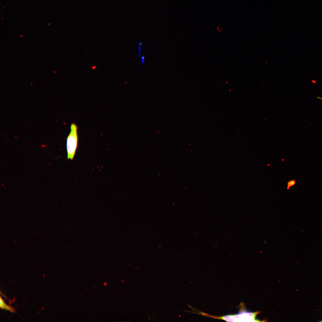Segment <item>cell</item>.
Wrapping results in <instances>:
<instances>
[{
  "label": "cell",
  "mask_w": 322,
  "mask_h": 322,
  "mask_svg": "<svg viewBox=\"0 0 322 322\" xmlns=\"http://www.w3.org/2000/svg\"><path fill=\"white\" fill-rule=\"evenodd\" d=\"M141 62H142V66H143V64L145 61V58L143 55H141Z\"/></svg>",
  "instance_id": "6"
},
{
  "label": "cell",
  "mask_w": 322,
  "mask_h": 322,
  "mask_svg": "<svg viewBox=\"0 0 322 322\" xmlns=\"http://www.w3.org/2000/svg\"><path fill=\"white\" fill-rule=\"evenodd\" d=\"M258 312H251L244 310H240L235 315H228L220 317V319L227 321L258 322L260 320L256 319Z\"/></svg>",
  "instance_id": "2"
},
{
  "label": "cell",
  "mask_w": 322,
  "mask_h": 322,
  "mask_svg": "<svg viewBox=\"0 0 322 322\" xmlns=\"http://www.w3.org/2000/svg\"><path fill=\"white\" fill-rule=\"evenodd\" d=\"M143 44V43L141 41L140 42L138 45V55L139 57H140L141 56V52L142 50V48L141 47V46Z\"/></svg>",
  "instance_id": "5"
},
{
  "label": "cell",
  "mask_w": 322,
  "mask_h": 322,
  "mask_svg": "<svg viewBox=\"0 0 322 322\" xmlns=\"http://www.w3.org/2000/svg\"><path fill=\"white\" fill-rule=\"evenodd\" d=\"M317 98L319 99H321L322 100V98H321V97H317Z\"/></svg>",
  "instance_id": "7"
},
{
  "label": "cell",
  "mask_w": 322,
  "mask_h": 322,
  "mask_svg": "<svg viewBox=\"0 0 322 322\" xmlns=\"http://www.w3.org/2000/svg\"></svg>",
  "instance_id": "9"
},
{
  "label": "cell",
  "mask_w": 322,
  "mask_h": 322,
  "mask_svg": "<svg viewBox=\"0 0 322 322\" xmlns=\"http://www.w3.org/2000/svg\"><path fill=\"white\" fill-rule=\"evenodd\" d=\"M95 68H96V67L95 66H94L92 68V69H95Z\"/></svg>",
  "instance_id": "8"
},
{
  "label": "cell",
  "mask_w": 322,
  "mask_h": 322,
  "mask_svg": "<svg viewBox=\"0 0 322 322\" xmlns=\"http://www.w3.org/2000/svg\"><path fill=\"white\" fill-rule=\"evenodd\" d=\"M0 307L2 309H6L12 312H14L15 310L14 308L12 307L7 305L4 302L3 300L0 298Z\"/></svg>",
  "instance_id": "3"
},
{
  "label": "cell",
  "mask_w": 322,
  "mask_h": 322,
  "mask_svg": "<svg viewBox=\"0 0 322 322\" xmlns=\"http://www.w3.org/2000/svg\"><path fill=\"white\" fill-rule=\"evenodd\" d=\"M78 127L74 123L70 126V131L66 139L67 158L72 160L75 155L78 145Z\"/></svg>",
  "instance_id": "1"
},
{
  "label": "cell",
  "mask_w": 322,
  "mask_h": 322,
  "mask_svg": "<svg viewBox=\"0 0 322 322\" xmlns=\"http://www.w3.org/2000/svg\"><path fill=\"white\" fill-rule=\"evenodd\" d=\"M296 183L295 180L292 179L289 181L287 183V189L289 190L290 187L295 185Z\"/></svg>",
  "instance_id": "4"
}]
</instances>
